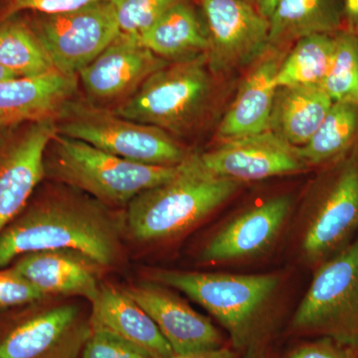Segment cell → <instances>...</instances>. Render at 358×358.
<instances>
[{"label": "cell", "instance_id": "obj_1", "mask_svg": "<svg viewBox=\"0 0 358 358\" xmlns=\"http://www.w3.org/2000/svg\"><path fill=\"white\" fill-rule=\"evenodd\" d=\"M122 231L109 206L50 181L0 233V268L44 250H74L102 268L112 267L121 258Z\"/></svg>", "mask_w": 358, "mask_h": 358}, {"label": "cell", "instance_id": "obj_2", "mask_svg": "<svg viewBox=\"0 0 358 358\" xmlns=\"http://www.w3.org/2000/svg\"><path fill=\"white\" fill-rule=\"evenodd\" d=\"M240 183L212 176L192 154L178 173L141 192L127 206L124 227L136 241L176 236L199 223L238 192Z\"/></svg>", "mask_w": 358, "mask_h": 358}, {"label": "cell", "instance_id": "obj_3", "mask_svg": "<svg viewBox=\"0 0 358 358\" xmlns=\"http://www.w3.org/2000/svg\"><path fill=\"white\" fill-rule=\"evenodd\" d=\"M180 164H138L57 133L49 141L44 157L45 178L86 193L109 207L128 206L141 192L173 178Z\"/></svg>", "mask_w": 358, "mask_h": 358}, {"label": "cell", "instance_id": "obj_4", "mask_svg": "<svg viewBox=\"0 0 358 358\" xmlns=\"http://www.w3.org/2000/svg\"><path fill=\"white\" fill-rule=\"evenodd\" d=\"M215 76L205 54L169 63L150 75L113 112L176 138L190 136L203 124L215 103Z\"/></svg>", "mask_w": 358, "mask_h": 358}, {"label": "cell", "instance_id": "obj_5", "mask_svg": "<svg viewBox=\"0 0 358 358\" xmlns=\"http://www.w3.org/2000/svg\"><path fill=\"white\" fill-rule=\"evenodd\" d=\"M152 281L178 289L213 315L229 334L233 348L257 345L279 275L157 270Z\"/></svg>", "mask_w": 358, "mask_h": 358}, {"label": "cell", "instance_id": "obj_6", "mask_svg": "<svg viewBox=\"0 0 358 358\" xmlns=\"http://www.w3.org/2000/svg\"><path fill=\"white\" fill-rule=\"evenodd\" d=\"M55 127L57 134L138 164L178 166L192 155L166 131L77 96L66 103L56 117Z\"/></svg>", "mask_w": 358, "mask_h": 358}, {"label": "cell", "instance_id": "obj_7", "mask_svg": "<svg viewBox=\"0 0 358 358\" xmlns=\"http://www.w3.org/2000/svg\"><path fill=\"white\" fill-rule=\"evenodd\" d=\"M358 236V147L322 167L308 192L301 251L320 266Z\"/></svg>", "mask_w": 358, "mask_h": 358}, {"label": "cell", "instance_id": "obj_8", "mask_svg": "<svg viewBox=\"0 0 358 358\" xmlns=\"http://www.w3.org/2000/svg\"><path fill=\"white\" fill-rule=\"evenodd\" d=\"M294 331L358 352V236L315 270L292 322Z\"/></svg>", "mask_w": 358, "mask_h": 358}, {"label": "cell", "instance_id": "obj_9", "mask_svg": "<svg viewBox=\"0 0 358 358\" xmlns=\"http://www.w3.org/2000/svg\"><path fill=\"white\" fill-rule=\"evenodd\" d=\"M45 299L0 320V358H79L92 334L90 308Z\"/></svg>", "mask_w": 358, "mask_h": 358}, {"label": "cell", "instance_id": "obj_10", "mask_svg": "<svg viewBox=\"0 0 358 358\" xmlns=\"http://www.w3.org/2000/svg\"><path fill=\"white\" fill-rule=\"evenodd\" d=\"M27 20L56 71L67 76H78L121 33L112 1L66 13H33Z\"/></svg>", "mask_w": 358, "mask_h": 358}, {"label": "cell", "instance_id": "obj_11", "mask_svg": "<svg viewBox=\"0 0 358 358\" xmlns=\"http://www.w3.org/2000/svg\"><path fill=\"white\" fill-rule=\"evenodd\" d=\"M208 40L206 55L215 75L251 64L268 45L270 23L244 0H200Z\"/></svg>", "mask_w": 358, "mask_h": 358}, {"label": "cell", "instance_id": "obj_12", "mask_svg": "<svg viewBox=\"0 0 358 358\" xmlns=\"http://www.w3.org/2000/svg\"><path fill=\"white\" fill-rule=\"evenodd\" d=\"M55 134V120H45L11 127L0 141V233L44 180L45 152Z\"/></svg>", "mask_w": 358, "mask_h": 358}, {"label": "cell", "instance_id": "obj_13", "mask_svg": "<svg viewBox=\"0 0 358 358\" xmlns=\"http://www.w3.org/2000/svg\"><path fill=\"white\" fill-rule=\"evenodd\" d=\"M138 41L120 33L109 46L78 74L87 100L105 108L133 95L150 75L169 65Z\"/></svg>", "mask_w": 358, "mask_h": 358}, {"label": "cell", "instance_id": "obj_14", "mask_svg": "<svg viewBox=\"0 0 358 358\" xmlns=\"http://www.w3.org/2000/svg\"><path fill=\"white\" fill-rule=\"evenodd\" d=\"M205 171L238 182L300 173L308 169L296 147L271 131L225 141L215 150L199 154Z\"/></svg>", "mask_w": 358, "mask_h": 358}, {"label": "cell", "instance_id": "obj_15", "mask_svg": "<svg viewBox=\"0 0 358 358\" xmlns=\"http://www.w3.org/2000/svg\"><path fill=\"white\" fill-rule=\"evenodd\" d=\"M154 320L176 355L213 350L222 338L210 320L159 282H141L124 289Z\"/></svg>", "mask_w": 358, "mask_h": 358}, {"label": "cell", "instance_id": "obj_16", "mask_svg": "<svg viewBox=\"0 0 358 358\" xmlns=\"http://www.w3.org/2000/svg\"><path fill=\"white\" fill-rule=\"evenodd\" d=\"M292 210L287 195L273 197L240 214L214 235L201 252L205 262L255 258L267 252L282 232Z\"/></svg>", "mask_w": 358, "mask_h": 358}, {"label": "cell", "instance_id": "obj_17", "mask_svg": "<svg viewBox=\"0 0 358 358\" xmlns=\"http://www.w3.org/2000/svg\"><path fill=\"white\" fill-rule=\"evenodd\" d=\"M289 48L268 45L250 64L236 96L219 124L216 133L218 140L229 141L268 131L277 90L275 76Z\"/></svg>", "mask_w": 358, "mask_h": 358}, {"label": "cell", "instance_id": "obj_18", "mask_svg": "<svg viewBox=\"0 0 358 358\" xmlns=\"http://www.w3.org/2000/svg\"><path fill=\"white\" fill-rule=\"evenodd\" d=\"M47 298L78 296L95 301L102 284L101 266L74 250H44L25 254L11 267Z\"/></svg>", "mask_w": 358, "mask_h": 358}, {"label": "cell", "instance_id": "obj_19", "mask_svg": "<svg viewBox=\"0 0 358 358\" xmlns=\"http://www.w3.org/2000/svg\"><path fill=\"white\" fill-rule=\"evenodd\" d=\"M79 79L58 71L33 78L0 81V124L11 128L27 122L56 120L77 96Z\"/></svg>", "mask_w": 358, "mask_h": 358}, {"label": "cell", "instance_id": "obj_20", "mask_svg": "<svg viewBox=\"0 0 358 358\" xmlns=\"http://www.w3.org/2000/svg\"><path fill=\"white\" fill-rule=\"evenodd\" d=\"M92 331H105L138 346L152 358H171L173 348L154 320L124 289L102 285L90 303Z\"/></svg>", "mask_w": 358, "mask_h": 358}, {"label": "cell", "instance_id": "obj_21", "mask_svg": "<svg viewBox=\"0 0 358 358\" xmlns=\"http://www.w3.org/2000/svg\"><path fill=\"white\" fill-rule=\"evenodd\" d=\"M333 103L319 85L278 87L268 131L293 147H303L320 128Z\"/></svg>", "mask_w": 358, "mask_h": 358}, {"label": "cell", "instance_id": "obj_22", "mask_svg": "<svg viewBox=\"0 0 358 358\" xmlns=\"http://www.w3.org/2000/svg\"><path fill=\"white\" fill-rule=\"evenodd\" d=\"M268 45L289 48L313 34L343 30V0H282L271 17Z\"/></svg>", "mask_w": 358, "mask_h": 358}, {"label": "cell", "instance_id": "obj_23", "mask_svg": "<svg viewBox=\"0 0 358 358\" xmlns=\"http://www.w3.org/2000/svg\"><path fill=\"white\" fill-rule=\"evenodd\" d=\"M136 37L152 53L171 63L196 57L208 48L204 24L188 0L169 9Z\"/></svg>", "mask_w": 358, "mask_h": 358}, {"label": "cell", "instance_id": "obj_24", "mask_svg": "<svg viewBox=\"0 0 358 358\" xmlns=\"http://www.w3.org/2000/svg\"><path fill=\"white\" fill-rule=\"evenodd\" d=\"M358 147V105L334 102L320 128L298 154L308 167L326 166Z\"/></svg>", "mask_w": 358, "mask_h": 358}, {"label": "cell", "instance_id": "obj_25", "mask_svg": "<svg viewBox=\"0 0 358 358\" xmlns=\"http://www.w3.org/2000/svg\"><path fill=\"white\" fill-rule=\"evenodd\" d=\"M0 66L18 78L43 76L56 71L27 20L0 21Z\"/></svg>", "mask_w": 358, "mask_h": 358}, {"label": "cell", "instance_id": "obj_26", "mask_svg": "<svg viewBox=\"0 0 358 358\" xmlns=\"http://www.w3.org/2000/svg\"><path fill=\"white\" fill-rule=\"evenodd\" d=\"M334 34H313L294 42L275 76V87L319 85L333 61Z\"/></svg>", "mask_w": 358, "mask_h": 358}, {"label": "cell", "instance_id": "obj_27", "mask_svg": "<svg viewBox=\"0 0 358 358\" xmlns=\"http://www.w3.org/2000/svg\"><path fill=\"white\" fill-rule=\"evenodd\" d=\"M334 38L333 61L320 87L333 102L358 105V38L345 30L336 32Z\"/></svg>", "mask_w": 358, "mask_h": 358}, {"label": "cell", "instance_id": "obj_28", "mask_svg": "<svg viewBox=\"0 0 358 358\" xmlns=\"http://www.w3.org/2000/svg\"><path fill=\"white\" fill-rule=\"evenodd\" d=\"M186 0H114L120 30L140 35L173 7Z\"/></svg>", "mask_w": 358, "mask_h": 358}, {"label": "cell", "instance_id": "obj_29", "mask_svg": "<svg viewBox=\"0 0 358 358\" xmlns=\"http://www.w3.org/2000/svg\"><path fill=\"white\" fill-rule=\"evenodd\" d=\"M47 298L13 268H0V310L25 307Z\"/></svg>", "mask_w": 358, "mask_h": 358}, {"label": "cell", "instance_id": "obj_30", "mask_svg": "<svg viewBox=\"0 0 358 358\" xmlns=\"http://www.w3.org/2000/svg\"><path fill=\"white\" fill-rule=\"evenodd\" d=\"M79 358H152L138 346L105 333L92 331Z\"/></svg>", "mask_w": 358, "mask_h": 358}, {"label": "cell", "instance_id": "obj_31", "mask_svg": "<svg viewBox=\"0 0 358 358\" xmlns=\"http://www.w3.org/2000/svg\"><path fill=\"white\" fill-rule=\"evenodd\" d=\"M101 1L113 2L114 0H9L4 7L0 21L13 17L24 11L45 14L66 13Z\"/></svg>", "mask_w": 358, "mask_h": 358}, {"label": "cell", "instance_id": "obj_32", "mask_svg": "<svg viewBox=\"0 0 358 358\" xmlns=\"http://www.w3.org/2000/svg\"><path fill=\"white\" fill-rule=\"evenodd\" d=\"M355 350L324 336L296 346L286 358H358Z\"/></svg>", "mask_w": 358, "mask_h": 358}, {"label": "cell", "instance_id": "obj_33", "mask_svg": "<svg viewBox=\"0 0 358 358\" xmlns=\"http://www.w3.org/2000/svg\"><path fill=\"white\" fill-rule=\"evenodd\" d=\"M343 30L358 38V0H343Z\"/></svg>", "mask_w": 358, "mask_h": 358}, {"label": "cell", "instance_id": "obj_34", "mask_svg": "<svg viewBox=\"0 0 358 358\" xmlns=\"http://www.w3.org/2000/svg\"><path fill=\"white\" fill-rule=\"evenodd\" d=\"M171 358H237L236 352L225 346H220L213 350H201V352L176 355L174 353Z\"/></svg>", "mask_w": 358, "mask_h": 358}, {"label": "cell", "instance_id": "obj_35", "mask_svg": "<svg viewBox=\"0 0 358 358\" xmlns=\"http://www.w3.org/2000/svg\"><path fill=\"white\" fill-rule=\"evenodd\" d=\"M282 1V0H255L254 6L261 15L268 20Z\"/></svg>", "mask_w": 358, "mask_h": 358}, {"label": "cell", "instance_id": "obj_36", "mask_svg": "<svg viewBox=\"0 0 358 358\" xmlns=\"http://www.w3.org/2000/svg\"><path fill=\"white\" fill-rule=\"evenodd\" d=\"M245 358H268V355L263 352V350L254 346V348H249L248 353H247Z\"/></svg>", "mask_w": 358, "mask_h": 358}, {"label": "cell", "instance_id": "obj_37", "mask_svg": "<svg viewBox=\"0 0 358 358\" xmlns=\"http://www.w3.org/2000/svg\"><path fill=\"white\" fill-rule=\"evenodd\" d=\"M14 78H18L13 73L9 72L8 70L4 69L2 66H0V81H4V80L14 79Z\"/></svg>", "mask_w": 358, "mask_h": 358}, {"label": "cell", "instance_id": "obj_38", "mask_svg": "<svg viewBox=\"0 0 358 358\" xmlns=\"http://www.w3.org/2000/svg\"><path fill=\"white\" fill-rule=\"evenodd\" d=\"M9 128H7V127L2 126V124H0V141H1V138H3L4 134L7 133V131H8Z\"/></svg>", "mask_w": 358, "mask_h": 358}, {"label": "cell", "instance_id": "obj_39", "mask_svg": "<svg viewBox=\"0 0 358 358\" xmlns=\"http://www.w3.org/2000/svg\"><path fill=\"white\" fill-rule=\"evenodd\" d=\"M244 1H247V2H249V3H251V4H255V0H244Z\"/></svg>", "mask_w": 358, "mask_h": 358}, {"label": "cell", "instance_id": "obj_40", "mask_svg": "<svg viewBox=\"0 0 358 358\" xmlns=\"http://www.w3.org/2000/svg\"></svg>", "mask_w": 358, "mask_h": 358}]
</instances>
